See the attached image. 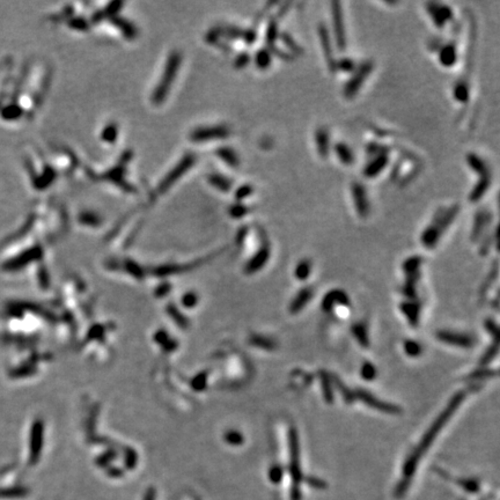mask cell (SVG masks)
I'll use <instances>...</instances> for the list:
<instances>
[{
	"label": "cell",
	"instance_id": "obj_1",
	"mask_svg": "<svg viewBox=\"0 0 500 500\" xmlns=\"http://www.w3.org/2000/svg\"><path fill=\"white\" fill-rule=\"evenodd\" d=\"M460 205L454 204L449 208H440L434 213L431 224L424 230L422 234V243L427 248H433L441 238L442 233L452 225L459 215Z\"/></svg>",
	"mask_w": 500,
	"mask_h": 500
},
{
	"label": "cell",
	"instance_id": "obj_2",
	"mask_svg": "<svg viewBox=\"0 0 500 500\" xmlns=\"http://www.w3.org/2000/svg\"><path fill=\"white\" fill-rule=\"evenodd\" d=\"M374 70L373 60L367 59L362 62L360 65H357V68L351 73L350 79L345 82L343 87V95L347 100H352L359 93V90L362 88L366 80L368 79L369 75Z\"/></svg>",
	"mask_w": 500,
	"mask_h": 500
},
{
	"label": "cell",
	"instance_id": "obj_3",
	"mask_svg": "<svg viewBox=\"0 0 500 500\" xmlns=\"http://www.w3.org/2000/svg\"><path fill=\"white\" fill-rule=\"evenodd\" d=\"M425 9L427 14L430 15L433 25L439 29L444 28L454 18L453 10L448 5H446V4L430 2L425 4Z\"/></svg>",
	"mask_w": 500,
	"mask_h": 500
},
{
	"label": "cell",
	"instance_id": "obj_4",
	"mask_svg": "<svg viewBox=\"0 0 500 500\" xmlns=\"http://www.w3.org/2000/svg\"><path fill=\"white\" fill-rule=\"evenodd\" d=\"M331 17H333V26L335 34V42L339 51H345L346 49V32L343 18V11L341 3H331Z\"/></svg>",
	"mask_w": 500,
	"mask_h": 500
},
{
	"label": "cell",
	"instance_id": "obj_5",
	"mask_svg": "<svg viewBox=\"0 0 500 500\" xmlns=\"http://www.w3.org/2000/svg\"><path fill=\"white\" fill-rule=\"evenodd\" d=\"M351 194L354 204V209L359 218L365 219L371 212V204L367 196V190L360 182H353L351 184Z\"/></svg>",
	"mask_w": 500,
	"mask_h": 500
},
{
	"label": "cell",
	"instance_id": "obj_6",
	"mask_svg": "<svg viewBox=\"0 0 500 500\" xmlns=\"http://www.w3.org/2000/svg\"><path fill=\"white\" fill-rule=\"evenodd\" d=\"M319 33V39H320V44L321 48H322V51L324 53V57H326V62L328 64V68L331 73H336V62L337 60L335 59L334 56V48L331 47L333 43H331V37L329 35V30H328L327 26L321 24L318 28Z\"/></svg>",
	"mask_w": 500,
	"mask_h": 500
},
{
	"label": "cell",
	"instance_id": "obj_7",
	"mask_svg": "<svg viewBox=\"0 0 500 500\" xmlns=\"http://www.w3.org/2000/svg\"><path fill=\"white\" fill-rule=\"evenodd\" d=\"M388 162H389L388 150H385L383 152H381V153L369 158V161L364 168L365 177L367 178L376 177L377 175L382 173V171L385 169Z\"/></svg>",
	"mask_w": 500,
	"mask_h": 500
},
{
	"label": "cell",
	"instance_id": "obj_8",
	"mask_svg": "<svg viewBox=\"0 0 500 500\" xmlns=\"http://www.w3.org/2000/svg\"><path fill=\"white\" fill-rule=\"evenodd\" d=\"M439 62L444 67H453L457 62V43L456 41H449L444 43L439 49Z\"/></svg>",
	"mask_w": 500,
	"mask_h": 500
},
{
	"label": "cell",
	"instance_id": "obj_9",
	"mask_svg": "<svg viewBox=\"0 0 500 500\" xmlns=\"http://www.w3.org/2000/svg\"><path fill=\"white\" fill-rule=\"evenodd\" d=\"M315 143L316 151H318L321 159H328L330 153V135L327 127H320L315 131Z\"/></svg>",
	"mask_w": 500,
	"mask_h": 500
},
{
	"label": "cell",
	"instance_id": "obj_10",
	"mask_svg": "<svg viewBox=\"0 0 500 500\" xmlns=\"http://www.w3.org/2000/svg\"><path fill=\"white\" fill-rule=\"evenodd\" d=\"M491 182H492V173L478 177V181L476 182L475 186L471 189L470 193H469V201H470L471 203H477V202L482 199L484 194H485L488 190V188H490Z\"/></svg>",
	"mask_w": 500,
	"mask_h": 500
},
{
	"label": "cell",
	"instance_id": "obj_11",
	"mask_svg": "<svg viewBox=\"0 0 500 500\" xmlns=\"http://www.w3.org/2000/svg\"><path fill=\"white\" fill-rule=\"evenodd\" d=\"M453 97L455 100L462 103V105H467L470 100V85H469V79L461 77L453 86Z\"/></svg>",
	"mask_w": 500,
	"mask_h": 500
},
{
	"label": "cell",
	"instance_id": "obj_12",
	"mask_svg": "<svg viewBox=\"0 0 500 500\" xmlns=\"http://www.w3.org/2000/svg\"><path fill=\"white\" fill-rule=\"evenodd\" d=\"M491 220H492V215L490 211H487L485 209L478 210L475 216L474 227H472L471 231V239L474 240L478 239L479 235L482 234L484 230H485V227L490 224Z\"/></svg>",
	"mask_w": 500,
	"mask_h": 500
},
{
	"label": "cell",
	"instance_id": "obj_13",
	"mask_svg": "<svg viewBox=\"0 0 500 500\" xmlns=\"http://www.w3.org/2000/svg\"><path fill=\"white\" fill-rule=\"evenodd\" d=\"M465 161H467V165L469 168L478 175V177L484 176V175L491 174V170L488 166L486 165V162L480 158L478 154L474 153V152H470L465 156Z\"/></svg>",
	"mask_w": 500,
	"mask_h": 500
},
{
	"label": "cell",
	"instance_id": "obj_14",
	"mask_svg": "<svg viewBox=\"0 0 500 500\" xmlns=\"http://www.w3.org/2000/svg\"><path fill=\"white\" fill-rule=\"evenodd\" d=\"M335 154L343 165L349 166L354 162V153L349 145L345 143H337L334 147Z\"/></svg>",
	"mask_w": 500,
	"mask_h": 500
},
{
	"label": "cell",
	"instance_id": "obj_15",
	"mask_svg": "<svg viewBox=\"0 0 500 500\" xmlns=\"http://www.w3.org/2000/svg\"><path fill=\"white\" fill-rule=\"evenodd\" d=\"M439 338L442 339V341L452 343V344L460 345V346H470L471 345V338L469 336H462L459 334H448V333H441L439 334Z\"/></svg>",
	"mask_w": 500,
	"mask_h": 500
},
{
	"label": "cell",
	"instance_id": "obj_16",
	"mask_svg": "<svg viewBox=\"0 0 500 500\" xmlns=\"http://www.w3.org/2000/svg\"><path fill=\"white\" fill-rule=\"evenodd\" d=\"M255 62H256V66L259 70H266L271 64V52L269 50H264V49L257 51Z\"/></svg>",
	"mask_w": 500,
	"mask_h": 500
},
{
	"label": "cell",
	"instance_id": "obj_17",
	"mask_svg": "<svg viewBox=\"0 0 500 500\" xmlns=\"http://www.w3.org/2000/svg\"><path fill=\"white\" fill-rule=\"evenodd\" d=\"M312 294L313 291L311 288H306L304 289V291H301L299 296H296V299L292 303V311L293 312L300 311V309L304 307V305L307 304V301L311 299Z\"/></svg>",
	"mask_w": 500,
	"mask_h": 500
},
{
	"label": "cell",
	"instance_id": "obj_18",
	"mask_svg": "<svg viewBox=\"0 0 500 500\" xmlns=\"http://www.w3.org/2000/svg\"><path fill=\"white\" fill-rule=\"evenodd\" d=\"M279 39L280 41L282 42L286 45V48H288V50L291 51V52H294L296 53V55H299V53H303V49H301V47L299 44L296 43V42L294 41V39L289 35V34L287 33H281L280 34V36H279Z\"/></svg>",
	"mask_w": 500,
	"mask_h": 500
},
{
	"label": "cell",
	"instance_id": "obj_19",
	"mask_svg": "<svg viewBox=\"0 0 500 500\" xmlns=\"http://www.w3.org/2000/svg\"><path fill=\"white\" fill-rule=\"evenodd\" d=\"M357 64L351 58H342L336 62V71H343L344 73H353Z\"/></svg>",
	"mask_w": 500,
	"mask_h": 500
},
{
	"label": "cell",
	"instance_id": "obj_20",
	"mask_svg": "<svg viewBox=\"0 0 500 500\" xmlns=\"http://www.w3.org/2000/svg\"><path fill=\"white\" fill-rule=\"evenodd\" d=\"M311 262L308 259H304L301 261L299 264H297L295 269V276L299 278V279H306L308 277V274L311 273Z\"/></svg>",
	"mask_w": 500,
	"mask_h": 500
},
{
	"label": "cell",
	"instance_id": "obj_21",
	"mask_svg": "<svg viewBox=\"0 0 500 500\" xmlns=\"http://www.w3.org/2000/svg\"><path fill=\"white\" fill-rule=\"evenodd\" d=\"M441 45H442V42H441V39H439V37H433V39H430L429 42H427V49H429V50L432 51V52L439 51V49L441 48Z\"/></svg>",
	"mask_w": 500,
	"mask_h": 500
},
{
	"label": "cell",
	"instance_id": "obj_22",
	"mask_svg": "<svg viewBox=\"0 0 500 500\" xmlns=\"http://www.w3.org/2000/svg\"><path fill=\"white\" fill-rule=\"evenodd\" d=\"M406 350L407 353L411 354V356H418L421 353V347L415 342H408L406 344Z\"/></svg>",
	"mask_w": 500,
	"mask_h": 500
},
{
	"label": "cell",
	"instance_id": "obj_23",
	"mask_svg": "<svg viewBox=\"0 0 500 500\" xmlns=\"http://www.w3.org/2000/svg\"><path fill=\"white\" fill-rule=\"evenodd\" d=\"M251 192H253V188H251V186H249V185H244V186H242V188L239 189L238 194H236V196H238L239 199H244V198L249 196V194H251Z\"/></svg>",
	"mask_w": 500,
	"mask_h": 500
},
{
	"label": "cell",
	"instance_id": "obj_24",
	"mask_svg": "<svg viewBox=\"0 0 500 500\" xmlns=\"http://www.w3.org/2000/svg\"><path fill=\"white\" fill-rule=\"evenodd\" d=\"M361 374L362 376L366 377V379H373L374 375H375V369H374L372 365H365Z\"/></svg>",
	"mask_w": 500,
	"mask_h": 500
}]
</instances>
